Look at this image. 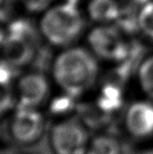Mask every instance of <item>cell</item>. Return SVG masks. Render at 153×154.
<instances>
[{"mask_svg": "<svg viewBox=\"0 0 153 154\" xmlns=\"http://www.w3.org/2000/svg\"><path fill=\"white\" fill-rule=\"evenodd\" d=\"M100 69L96 57L83 48L59 54L50 64V79L59 90L76 99L96 88Z\"/></svg>", "mask_w": 153, "mask_h": 154, "instance_id": "1", "label": "cell"}, {"mask_svg": "<svg viewBox=\"0 0 153 154\" xmlns=\"http://www.w3.org/2000/svg\"><path fill=\"white\" fill-rule=\"evenodd\" d=\"M90 130L78 116L57 119L48 130L50 149L53 154H86Z\"/></svg>", "mask_w": 153, "mask_h": 154, "instance_id": "2", "label": "cell"}, {"mask_svg": "<svg viewBox=\"0 0 153 154\" xmlns=\"http://www.w3.org/2000/svg\"><path fill=\"white\" fill-rule=\"evenodd\" d=\"M7 132L16 145L34 146L48 132L47 117L40 108L15 106L8 121Z\"/></svg>", "mask_w": 153, "mask_h": 154, "instance_id": "3", "label": "cell"}, {"mask_svg": "<svg viewBox=\"0 0 153 154\" xmlns=\"http://www.w3.org/2000/svg\"><path fill=\"white\" fill-rule=\"evenodd\" d=\"M41 29L50 42L65 46L78 37L83 29V20L75 5L67 3L46 14L41 22Z\"/></svg>", "mask_w": 153, "mask_h": 154, "instance_id": "4", "label": "cell"}, {"mask_svg": "<svg viewBox=\"0 0 153 154\" xmlns=\"http://www.w3.org/2000/svg\"><path fill=\"white\" fill-rule=\"evenodd\" d=\"M51 84V79L38 69L20 75L14 88L15 106L41 109L50 100Z\"/></svg>", "mask_w": 153, "mask_h": 154, "instance_id": "5", "label": "cell"}, {"mask_svg": "<svg viewBox=\"0 0 153 154\" xmlns=\"http://www.w3.org/2000/svg\"><path fill=\"white\" fill-rule=\"evenodd\" d=\"M88 42L95 56L120 64L130 60L134 53V45L128 44L118 30L113 27H99L91 32Z\"/></svg>", "mask_w": 153, "mask_h": 154, "instance_id": "6", "label": "cell"}, {"mask_svg": "<svg viewBox=\"0 0 153 154\" xmlns=\"http://www.w3.org/2000/svg\"><path fill=\"white\" fill-rule=\"evenodd\" d=\"M122 127L125 134L136 141L145 142L153 138V100L138 99L124 109Z\"/></svg>", "mask_w": 153, "mask_h": 154, "instance_id": "7", "label": "cell"}, {"mask_svg": "<svg viewBox=\"0 0 153 154\" xmlns=\"http://www.w3.org/2000/svg\"><path fill=\"white\" fill-rule=\"evenodd\" d=\"M23 38L10 33L4 42V60L17 69L34 62L38 51Z\"/></svg>", "mask_w": 153, "mask_h": 154, "instance_id": "8", "label": "cell"}, {"mask_svg": "<svg viewBox=\"0 0 153 154\" xmlns=\"http://www.w3.org/2000/svg\"><path fill=\"white\" fill-rule=\"evenodd\" d=\"M86 154H124V147L118 136L100 131L91 137Z\"/></svg>", "mask_w": 153, "mask_h": 154, "instance_id": "9", "label": "cell"}, {"mask_svg": "<svg viewBox=\"0 0 153 154\" xmlns=\"http://www.w3.org/2000/svg\"><path fill=\"white\" fill-rule=\"evenodd\" d=\"M136 82L144 96L153 100V55L137 65Z\"/></svg>", "mask_w": 153, "mask_h": 154, "instance_id": "10", "label": "cell"}, {"mask_svg": "<svg viewBox=\"0 0 153 154\" xmlns=\"http://www.w3.org/2000/svg\"><path fill=\"white\" fill-rule=\"evenodd\" d=\"M88 10L91 17L96 21L116 19L119 14V6L114 0H92Z\"/></svg>", "mask_w": 153, "mask_h": 154, "instance_id": "11", "label": "cell"}, {"mask_svg": "<svg viewBox=\"0 0 153 154\" xmlns=\"http://www.w3.org/2000/svg\"><path fill=\"white\" fill-rule=\"evenodd\" d=\"M9 32L17 35L34 47L38 48L41 38L33 23L26 20H18L12 23L9 26Z\"/></svg>", "mask_w": 153, "mask_h": 154, "instance_id": "12", "label": "cell"}, {"mask_svg": "<svg viewBox=\"0 0 153 154\" xmlns=\"http://www.w3.org/2000/svg\"><path fill=\"white\" fill-rule=\"evenodd\" d=\"M15 107L14 88L0 84V117L13 111Z\"/></svg>", "mask_w": 153, "mask_h": 154, "instance_id": "13", "label": "cell"}, {"mask_svg": "<svg viewBox=\"0 0 153 154\" xmlns=\"http://www.w3.org/2000/svg\"><path fill=\"white\" fill-rule=\"evenodd\" d=\"M139 23L143 32L153 39V3L147 4L140 13Z\"/></svg>", "mask_w": 153, "mask_h": 154, "instance_id": "14", "label": "cell"}, {"mask_svg": "<svg viewBox=\"0 0 153 154\" xmlns=\"http://www.w3.org/2000/svg\"><path fill=\"white\" fill-rule=\"evenodd\" d=\"M50 0H25V4L28 9L31 11H39L46 7Z\"/></svg>", "mask_w": 153, "mask_h": 154, "instance_id": "15", "label": "cell"}, {"mask_svg": "<svg viewBox=\"0 0 153 154\" xmlns=\"http://www.w3.org/2000/svg\"><path fill=\"white\" fill-rule=\"evenodd\" d=\"M0 154H20L15 149L12 147H1Z\"/></svg>", "mask_w": 153, "mask_h": 154, "instance_id": "16", "label": "cell"}, {"mask_svg": "<svg viewBox=\"0 0 153 154\" xmlns=\"http://www.w3.org/2000/svg\"><path fill=\"white\" fill-rule=\"evenodd\" d=\"M79 1H80V0H67V3L69 4V5H75V6H76V5H77Z\"/></svg>", "mask_w": 153, "mask_h": 154, "instance_id": "17", "label": "cell"}, {"mask_svg": "<svg viewBox=\"0 0 153 154\" xmlns=\"http://www.w3.org/2000/svg\"><path fill=\"white\" fill-rule=\"evenodd\" d=\"M3 42H5V36H4V33L0 31V44H1Z\"/></svg>", "mask_w": 153, "mask_h": 154, "instance_id": "18", "label": "cell"}, {"mask_svg": "<svg viewBox=\"0 0 153 154\" xmlns=\"http://www.w3.org/2000/svg\"><path fill=\"white\" fill-rule=\"evenodd\" d=\"M137 154H153V151H145V152H141Z\"/></svg>", "mask_w": 153, "mask_h": 154, "instance_id": "19", "label": "cell"}]
</instances>
